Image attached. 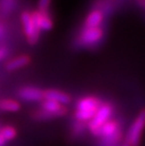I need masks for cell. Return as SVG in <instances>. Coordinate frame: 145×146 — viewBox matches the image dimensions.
I'll list each match as a JSON object with an SVG mask.
<instances>
[{"label":"cell","mask_w":145,"mask_h":146,"mask_svg":"<svg viewBox=\"0 0 145 146\" xmlns=\"http://www.w3.org/2000/svg\"><path fill=\"white\" fill-rule=\"evenodd\" d=\"M94 137L99 139V146H119L122 138L120 121L111 118L100 127Z\"/></svg>","instance_id":"1"},{"label":"cell","mask_w":145,"mask_h":146,"mask_svg":"<svg viewBox=\"0 0 145 146\" xmlns=\"http://www.w3.org/2000/svg\"><path fill=\"white\" fill-rule=\"evenodd\" d=\"M102 100L94 95L83 96L76 102L75 110V122H79L85 125L91 121L102 105Z\"/></svg>","instance_id":"2"},{"label":"cell","mask_w":145,"mask_h":146,"mask_svg":"<svg viewBox=\"0 0 145 146\" xmlns=\"http://www.w3.org/2000/svg\"><path fill=\"white\" fill-rule=\"evenodd\" d=\"M114 114V106L109 102H103L97 110L94 117L89 121L87 125V128L91 132L92 136L96 134L99 128L104 125L107 121H109L113 117Z\"/></svg>","instance_id":"3"},{"label":"cell","mask_w":145,"mask_h":146,"mask_svg":"<svg viewBox=\"0 0 145 146\" xmlns=\"http://www.w3.org/2000/svg\"><path fill=\"white\" fill-rule=\"evenodd\" d=\"M145 130V108L141 110L136 116L129 127L125 142L129 146H140Z\"/></svg>","instance_id":"4"},{"label":"cell","mask_w":145,"mask_h":146,"mask_svg":"<svg viewBox=\"0 0 145 146\" xmlns=\"http://www.w3.org/2000/svg\"><path fill=\"white\" fill-rule=\"evenodd\" d=\"M21 20H22L24 32L26 34L27 42L31 45L36 44L39 41L41 31L37 29L35 24H34L31 17V12L24 11L22 15H21Z\"/></svg>","instance_id":"5"},{"label":"cell","mask_w":145,"mask_h":146,"mask_svg":"<svg viewBox=\"0 0 145 146\" xmlns=\"http://www.w3.org/2000/svg\"><path fill=\"white\" fill-rule=\"evenodd\" d=\"M103 36L104 31L100 27H95V29L85 27L80 34L79 42L84 47H91L96 45L103 39Z\"/></svg>","instance_id":"6"},{"label":"cell","mask_w":145,"mask_h":146,"mask_svg":"<svg viewBox=\"0 0 145 146\" xmlns=\"http://www.w3.org/2000/svg\"><path fill=\"white\" fill-rule=\"evenodd\" d=\"M32 20L40 31H48L53 27V21L48 11H35L31 13Z\"/></svg>","instance_id":"7"},{"label":"cell","mask_w":145,"mask_h":146,"mask_svg":"<svg viewBox=\"0 0 145 146\" xmlns=\"http://www.w3.org/2000/svg\"><path fill=\"white\" fill-rule=\"evenodd\" d=\"M41 108L45 112H47L53 119L65 116L68 111L66 106L60 105L51 100H45V99L42 101Z\"/></svg>","instance_id":"8"},{"label":"cell","mask_w":145,"mask_h":146,"mask_svg":"<svg viewBox=\"0 0 145 146\" xmlns=\"http://www.w3.org/2000/svg\"><path fill=\"white\" fill-rule=\"evenodd\" d=\"M19 96L21 99L29 102H39L42 101L44 97V91L35 87H26L19 91Z\"/></svg>","instance_id":"9"},{"label":"cell","mask_w":145,"mask_h":146,"mask_svg":"<svg viewBox=\"0 0 145 146\" xmlns=\"http://www.w3.org/2000/svg\"><path fill=\"white\" fill-rule=\"evenodd\" d=\"M44 97L45 100L57 102V103L63 106L70 104L71 101H72L70 94L62 91H58V90H46V91H44Z\"/></svg>","instance_id":"10"},{"label":"cell","mask_w":145,"mask_h":146,"mask_svg":"<svg viewBox=\"0 0 145 146\" xmlns=\"http://www.w3.org/2000/svg\"><path fill=\"white\" fill-rule=\"evenodd\" d=\"M30 57L27 55H21L18 57L12 58V60H9L6 63V69L8 71H15L21 68L26 67V65H28L30 63Z\"/></svg>","instance_id":"11"},{"label":"cell","mask_w":145,"mask_h":146,"mask_svg":"<svg viewBox=\"0 0 145 146\" xmlns=\"http://www.w3.org/2000/svg\"><path fill=\"white\" fill-rule=\"evenodd\" d=\"M104 19V14L101 11L95 10L89 12L85 20V27L88 29H95L99 27Z\"/></svg>","instance_id":"12"},{"label":"cell","mask_w":145,"mask_h":146,"mask_svg":"<svg viewBox=\"0 0 145 146\" xmlns=\"http://www.w3.org/2000/svg\"><path fill=\"white\" fill-rule=\"evenodd\" d=\"M21 108L18 101L13 99H2L0 100V111L2 112H16Z\"/></svg>","instance_id":"13"},{"label":"cell","mask_w":145,"mask_h":146,"mask_svg":"<svg viewBox=\"0 0 145 146\" xmlns=\"http://www.w3.org/2000/svg\"><path fill=\"white\" fill-rule=\"evenodd\" d=\"M0 134L2 135V137L4 138L6 141H10L16 138L17 131L13 126L5 125V126H2L1 129H0Z\"/></svg>","instance_id":"14"},{"label":"cell","mask_w":145,"mask_h":146,"mask_svg":"<svg viewBox=\"0 0 145 146\" xmlns=\"http://www.w3.org/2000/svg\"><path fill=\"white\" fill-rule=\"evenodd\" d=\"M51 0H39L38 1V10L41 11H48Z\"/></svg>","instance_id":"15"},{"label":"cell","mask_w":145,"mask_h":146,"mask_svg":"<svg viewBox=\"0 0 145 146\" xmlns=\"http://www.w3.org/2000/svg\"><path fill=\"white\" fill-rule=\"evenodd\" d=\"M6 54H7L6 48H5V47H0V60H2L3 58H5Z\"/></svg>","instance_id":"16"},{"label":"cell","mask_w":145,"mask_h":146,"mask_svg":"<svg viewBox=\"0 0 145 146\" xmlns=\"http://www.w3.org/2000/svg\"><path fill=\"white\" fill-rule=\"evenodd\" d=\"M4 34H5V30H4V27L1 24H0V40H1L3 37H4Z\"/></svg>","instance_id":"17"},{"label":"cell","mask_w":145,"mask_h":146,"mask_svg":"<svg viewBox=\"0 0 145 146\" xmlns=\"http://www.w3.org/2000/svg\"><path fill=\"white\" fill-rule=\"evenodd\" d=\"M6 142H7V141H5L4 138L2 137V135L0 134V146H5L6 145Z\"/></svg>","instance_id":"18"},{"label":"cell","mask_w":145,"mask_h":146,"mask_svg":"<svg viewBox=\"0 0 145 146\" xmlns=\"http://www.w3.org/2000/svg\"><path fill=\"white\" fill-rule=\"evenodd\" d=\"M121 146H129V145H128L127 143H126V142H123V143H122Z\"/></svg>","instance_id":"19"},{"label":"cell","mask_w":145,"mask_h":146,"mask_svg":"<svg viewBox=\"0 0 145 146\" xmlns=\"http://www.w3.org/2000/svg\"><path fill=\"white\" fill-rule=\"evenodd\" d=\"M1 127H2V125H1V123H0V129H1Z\"/></svg>","instance_id":"20"}]
</instances>
